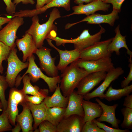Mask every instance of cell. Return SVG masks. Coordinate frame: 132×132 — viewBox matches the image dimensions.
Here are the masks:
<instances>
[{"label":"cell","instance_id":"6da1fadb","mask_svg":"<svg viewBox=\"0 0 132 132\" xmlns=\"http://www.w3.org/2000/svg\"><path fill=\"white\" fill-rule=\"evenodd\" d=\"M61 17L60 12L56 7L50 12L47 21L42 24H40L38 15L32 17V24L26 32L32 35L38 49L43 46L44 40L47 38L50 33L56 32L57 28L54 22Z\"/></svg>","mask_w":132,"mask_h":132},{"label":"cell","instance_id":"7a4b0ae2","mask_svg":"<svg viewBox=\"0 0 132 132\" xmlns=\"http://www.w3.org/2000/svg\"><path fill=\"white\" fill-rule=\"evenodd\" d=\"M60 76V87L63 95L68 96L77 87L81 79L88 73L77 67L73 62L64 70Z\"/></svg>","mask_w":132,"mask_h":132},{"label":"cell","instance_id":"3957f363","mask_svg":"<svg viewBox=\"0 0 132 132\" xmlns=\"http://www.w3.org/2000/svg\"><path fill=\"white\" fill-rule=\"evenodd\" d=\"M99 25L100 29L98 32L93 35H91L89 33L88 30L85 29L76 38L68 39L56 36L52 37L51 39L55 41L57 46L64 45L67 43L72 44L74 45L75 49L80 52L100 41L102 35L105 32L106 30L100 25Z\"/></svg>","mask_w":132,"mask_h":132},{"label":"cell","instance_id":"277c9868","mask_svg":"<svg viewBox=\"0 0 132 132\" xmlns=\"http://www.w3.org/2000/svg\"><path fill=\"white\" fill-rule=\"evenodd\" d=\"M35 57L33 55L27 59L29 62L28 69L24 74L22 77H18L16 79L15 84L19 86L21 83V79L27 74L30 76L31 80L33 82H36L40 78L43 79L47 84L50 92H54L60 83L61 78L59 76L54 77L47 76L45 75L36 64L35 60Z\"/></svg>","mask_w":132,"mask_h":132},{"label":"cell","instance_id":"5b68a950","mask_svg":"<svg viewBox=\"0 0 132 132\" xmlns=\"http://www.w3.org/2000/svg\"><path fill=\"white\" fill-rule=\"evenodd\" d=\"M17 50L14 48L11 49L7 59L8 66L6 77L8 86L11 88L15 86L17 77L22 70L27 68L28 62L21 61L17 55Z\"/></svg>","mask_w":132,"mask_h":132},{"label":"cell","instance_id":"8992f818","mask_svg":"<svg viewBox=\"0 0 132 132\" xmlns=\"http://www.w3.org/2000/svg\"><path fill=\"white\" fill-rule=\"evenodd\" d=\"M74 62L77 67L88 74L100 71L107 72L115 68L110 57L93 60L79 58Z\"/></svg>","mask_w":132,"mask_h":132},{"label":"cell","instance_id":"52a82bcc","mask_svg":"<svg viewBox=\"0 0 132 132\" xmlns=\"http://www.w3.org/2000/svg\"><path fill=\"white\" fill-rule=\"evenodd\" d=\"M113 38L97 42L80 52L79 58L93 60L110 57L111 54L108 51L109 44Z\"/></svg>","mask_w":132,"mask_h":132},{"label":"cell","instance_id":"ba28073f","mask_svg":"<svg viewBox=\"0 0 132 132\" xmlns=\"http://www.w3.org/2000/svg\"><path fill=\"white\" fill-rule=\"evenodd\" d=\"M24 23L23 17L16 16L11 19L0 31V41L9 47L11 50L15 48L17 31Z\"/></svg>","mask_w":132,"mask_h":132},{"label":"cell","instance_id":"9c48e42d","mask_svg":"<svg viewBox=\"0 0 132 132\" xmlns=\"http://www.w3.org/2000/svg\"><path fill=\"white\" fill-rule=\"evenodd\" d=\"M51 50L43 46L37 49L35 54L38 58L41 70L44 71L49 77H54L58 76V70L55 64L56 57H52Z\"/></svg>","mask_w":132,"mask_h":132},{"label":"cell","instance_id":"30bf717a","mask_svg":"<svg viewBox=\"0 0 132 132\" xmlns=\"http://www.w3.org/2000/svg\"><path fill=\"white\" fill-rule=\"evenodd\" d=\"M124 72L123 70L121 67L115 68L108 71L102 83L92 92L83 96V99L89 100L96 97H99L101 99H104L105 91L113 81L117 79Z\"/></svg>","mask_w":132,"mask_h":132},{"label":"cell","instance_id":"8fae6325","mask_svg":"<svg viewBox=\"0 0 132 132\" xmlns=\"http://www.w3.org/2000/svg\"><path fill=\"white\" fill-rule=\"evenodd\" d=\"M106 72L100 71L88 74L80 81L77 88V93L83 96L89 92L104 79Z\"/></svg>","mask_w":132,"mask_h":132},{"label":"cell","instance_id":"7c38bea8","mask_svg":"<svg viewBox=\"0 0 132 132\" xmlns=\"http://www.w3.org/2000/svg\"><path fill=\"white\" fill-rule=\"evenodd\" d=\"M119 12L113 9L111 13L107 14H101L99 13L94 14L87 16L82 20L78 22L72 23H68L65 26L66 29H67L79 23L86 22L88 24H99L106 23L111 26H113L115 21L119 19Z\"/></svg>","mask_w":132,"mask_h":132},{"label":"cell","instance_id":"4fadbf2b","mask_svg":"<svg viewBox=\"0 0 132 132\" xmlns=\"http://www.w3.org/2000/svg\"><path fill=\"white\" fill-rule=\"evenodd\" d=\"M24 95L21 90H18L13 87L10 90L6 110L9 122L13 126L15 125L16 117L18 114V105L24 101Z\"/></svg>","mask_w":132,"mask_h":132},{"label":"cell","instance_id":"5bb4252c","mask_svg":"<svg viewBox=\"0 0 132 132\" xmlns=\"http://www.w3.org/2000/svg\"><path fill=\"white\" fill-rule=\"evenodd\" d=\"M84 117L76 115L64 117L56 126L57 132H81Z\"/></svg>","mask_w":132,"mask_h":132},{"label":"cell","instance_id":"9a60e30c","mask_svg":"<svg viewBox=\"0 0 132 132\" xmlns=\"http://www.w3.org/2000/svg\"><path fill=\"white\" fill-rule=\"evenodd\" d=\"M110 6V4L96 0L87 4L73 6V12L64 17H68L75 14H84L87 16L94 14L97 11H108Z\"/></svg>","mask_w":132,"mask_h":132},{"label":"cell","instance_id":"2e32d148","mask_svg":"<svg viewBox=\"0 0 132 132\" xmlns=\"http://www.w3.org/2000/svg\"><path fill=\"white\" fill-rule=\"evenodd\" d=\"M46 39L49 45L55 49L59 53L60 60L57 67L58 70L61 73L69 64L79 58L80 51L78 50L75 49L72 50H61L53 44L51 39L49 38Z\"/></svg>","mask_w":132,"mask_h":132},{"label":"cell","instance_id":"e0dca14e","mask_svg":"<svg viewBox=\"0 0 132 132\" xmlns=\"http://www.w3.org/2000/svg\"><path fill=\"white\" fill-rule=\"evenodd\" d=\"M95 100L103 109L102 114L96 120L100 122H106L110 124L113 128L119 129V124L121 121L116 118L115 114L116 110L118 104H115L112 106L107 105L98 98H96Z\"/></svg>","mask_w":132,"mask_h":132},{"label":"cell","instance_id":"ac0fdd59","mask_svg":"<svg viewBox=\"0 0 132 132\" xmlns=\"http://www.w3.org/2000/svg\"><path fill=\"white\" fill-rule=\"evenodd\" d=\"M16 45L19 51L23 54L22 61L25 62L37 49L32 35L25 32L22 38L17 39L16 41Z\"/></svg>","mask_w":132,"mask_h":132},{"label":"cell","instance_id":"d6986e66","mask_svg":"<svg viewBox=\"0 0 132 132\" xmlns=\"http://www.w3.org/2000/svg\"><path fill=\"white\" fill-rule=\"evenodd\" d=\"M83 96L78 94L74 90L69 96L67 105L66 108L64 117L76 115L84 117V111L82 102Z\"/></svg>","mask_w":132,"mask_h":132},{"label":"cell","instance_id":"ffe728a7","mask_svg":"<svg viewBox=\"0 0 132 132\" xmlns=\"http://www.w3.org/2000/svg\"><path fill=\"white\" fill-rule=\"evenodd\" d=\"M120 25H119L115 30L116 35L108 46V51L112 53L114 52L118 55H120V49L124 48L127 50V53L130 56L129 59H132V52L128 48L126 44V36H122L121 34L120 29Z\"/></svg>","mask_w":132,"mask_h":132},{"label":"cell","instance_id":"44dd1931","mask_svg":"<svg viewBox=\"0 0 132 132\" xmlns=\"http://www.w3.org/2000/svg\"><path fill=\"white\" fill-rule=\"evenodd\" d=\"M23 107L22 112L17 116L16 122L20 125L22 132H32L33 130V118L26 102L23 101L19 104Z\"/></svg>","mask_w":132,"mask_h":132},{"label":"cell","instance_id":"7402d4cb","mask_svg":"<svg viewBox=\"0 0 132 132\" xmlns=\"http://www.w3.org/2000/svg\"><path fill=\"white\" fill-rule=\"evenodd\" d=\"M26 103L32 113L34 122L33 130H35L42 122L47 120L48 108L43 101L38 105H34L28 102Z\"/></svg>","mask_w":132,"mask_h":132},{"label":"cell","instance_id":"603a6c76","mask_svg":"<svg viewBox=\"0 0 132 132\" xmlns=\"http://www.w3.org/2000/svg\"><path fill=\"white\" fill-rule=\"evenodd\" d=\"M69 96L65 97L61 91L58 84L54 92L51 96H47L43 100L48 108L56 107L66 108L67 105Z\"/></svg>","mask_w":132,"mask_h":132},{"label":"cell","instance_id":"cb8c5ba5","mask_svg":"<svg viewBox=\"0 0 132 132\" xmlns=\"http://www.w3.org/2000/svg\"><path fill=\"white\" fill-rule=\"evenodd\" d=\"M82 104L84 111V119L85 122L92 121L96 118L99 117L102 114L103 109L98 103L83 99Z\"/></svg>","mask_w":132,"mask_h":132},{"label":"cell","instance_id":"d4e9b609","mask_svg":"<svg viewBox=\"0 0 132 132\" xmlns=\"http://www.w3.org/2000/svg\"><path fill=\"white\" fill-rule=\"evenodd\" d=\"M132 92V84L118 89H114L111 86L104 94V99L109 102L116 100L129 95Z\"/></svg>","mask_w":132,"mask_h":132},{"label":"cell","instance_id":"484cf974","mask_svg":"<svg viewBox=\"0 0 132 132\" xmlns=\"http://www.w3.org/2000/svg\"><path fill=\"white\" fill-rule=\"evenodd\" d=\"M66 108L56 107L48 108L46 120L56 126L64 117Z\"/></svg>","mask_w":132,"mask_h":132},{"label":"cell","instance_id":"4316f807","mask_svg":"<svg viewBox=\"0 0 132 132\" xmlns=\"http://www.w3.org/2000/svg\"><path fill=\"white\" fill-rule=\"evenodd\" d=\"M70 1V0H52L48 4L37 9L36 11L38 14H39L44 12L50 8L56 7H63L66 11H69L71 9Z\"/></svg>","mask_w":132,"mask_h":132},{"label":"cell","instance_id":"83f0119b","mask_svg":"<svg viewBox=\"0 0 132 132\" xmlns=\"http://www.w3.org/2000/svg\"><path fill=\"white\" fill-rule=\"evenodd\" d=\"M22 79L23 86L21 89L22 92L24 95L27 94L34 95L38 94L39 92L40 88L36 86H33L30 82L31 78L28 75H25L21 79Z\"/></svg>","mask_w":132,"mask_h":132},{"label":"cell","instance_id":"f1b7e54d","mask_svg":"<svg viewBox=\"0 0 132 132\" xmlns=\"http://www.w3.org/2000/svg\"><path fill=\"white\" fill-rule=\"evenodd\" d=\"M49 94V90L47 89H41L39 93L36 95L29 96L27 95H24V101L29 102L34 105L40 104Z\"/></svg>","mask_w":132,"mask_h":132},{"label":"cell","instance_id":"f546056e","mask_svg":"<svg viewBox=\"0 0 132 132\" xmlns=\"http://www.w3.org/2000/svg\"><path fill=\"white\" fill-rule=\"evenodd\" d=\"M121 111L123 120L121 126L122 129H132V109L125 107Z\"/></svg>","mask_w":132,"mask_h":132},{"label":"cell","instance_id":"4dcf8cb0","mask_svg":"<svg viewBox=\"0 0 132 132\" xmlns=\"http://www.w3.org/2000/svg\"><path fill=\"white\" fill-rule=\"evenodd\" d=\"M8 85L6 77L0 74V99L2 103V110H5L7 109L8 101L6 100L5 92Z\"/></svg>","mask_w":132,"mask_h":132},{"label":"cell","instance_id":"1f68e13d","mask_svg":"<svg viewBox=\"0 0 132 132\" xmlns=\"http://www.w3.org/2000/svg\"><path fill=\"white\" fill-rule=\"evenodd\" d=\"M10 123L7 110H3L0 115V132L11 130L12 127Z\"/></svg>","mask_w":132,"mask_h":132},{"label":"cell","instance_id":"d6a6232c","mask_svg":"<svg viewBox=\"0 0 132 132\" xmlns=\"http://www.w3.org/2000/svg\"><path fill=\"white\" fill-rule=\"evenodd\" d=\"M11 50L9 47L0 41V73L1 74L3 73L4 70L2 63L3 61L7 60Z\"/></svg>","mask_w":132,"mask_h":132},{"label":"cell","instance_id":"836d02e7","mask_svg":"<svg viewBox=\"0 0 132 132\" xmlns=\"http://www.w3.org/2000/svg\"><path fill=\"white\" fill-rule=\"evenodd\" d=\"M38 127L40 132H57L56 126L46 120L42 122Z\"/></svg>","mask_w":132,"mask_h":132},{"label":"cell","instance_id":"e575fe53","mask_svg":"<svg viewBox=\"0 0 132 132\" xmlns=\"http://www.w3.org/2000/svg\"><path fill=\"white\" fill-rule=\"evenodd\" d=\"M81 132H105L102 129L99 128L97 125L92 121L85 122Z\"/></svg>","mask_w":132,"mask_h":132},{"label":"cell","instance_id":"d590c367","mask_svg":"<svg viewBox=\"0 0 132 132\" xmlns=\"http://www.w3.org/2000/svg\"><path fill=\"white\" fill-rule=\"evenodd\" d=\"M92 121L95 123L99 128L103 130L105 132H130V131L128 129L122 130L109 127L104 123L97 121L95 119H94Z\"/></svg>","mask_w":132,"mask_h":132},{"label":"cell","instance_id":"8d00e7d4","mask_svg":"<svg viewBox=\"0 0 132 132\" xmlns=\"http://www.w3.org/2000/svg\"><path fill=\"white\" fill-rule=\"evenodd\" d=\"M130 62L128 66L130 68V71L127 77L121 83V88L125 87L129 85V84L132 80V60L129 59Z\"/></svg>","mask_w":132,"mask_h":132},{"label":"cell","instance_id":"74e56055","mask_svg":"<svg viewBox=\"0 0 132 132\" xmlns=\"http://www.w3.org/2000/svg\"><path fill=\"white\" fill-rule=\"evenodd\" d=\"M125 0H104L103 1L105 3L111 4L113 9L117 11L120 13L121 11L122 4Z\"/></svg>","mask_w":132,"mask_h":132},{"label":"cell","instance_id":"f35d334b","mask_svg":"<svg viewBox=\"0 0 132 132\" xmlns=\"http://www.w3.org/2000/svg\"><path fill=\"white\" fill-rule=\"evenodd\" d=\"M3 0L6 6V10L7 12L11 15H12L15 13L16 6L12 2L11 0Z\"/></svg>","mask_w":132,"mask_h":132},{"label":"cell","instance_id":"ab89813d","mask_svg":"<svg viewBox=\"0 0 132 132\" xmlns=\"http://www.w3.org/2000/svg\"><path fill=\"white\" fill-rule=\"evenodd\" d=\"M123 106L125 107L132 109V94L129 95L125 98Z\"/></svg>","mask_w":132,"mask_h":132},{"label":"cell","instance_id":"60d3db41","mask_svg":"<svg viewBox=\"0 0 132 132\" xmlns=\"http://www.w3.org/2000/svg\"><path fill=\"white\" fill-rule=\"evenodd\" d=\"M52 0H36L37 3L35 6V9L40 8L45 5L47 4L50 2Z\"/></svg>","mask_w":132,"mask_h":132},{"label":"cell","instance_id":"b9f144b4","mask_svg":"<svg viewBox=\"0 0 132 132\" xmlns=\"http://www.w3.org/2000/svg\"><path fill=\"white\" fill-rule=\"evenodd\" d=\"M21 2L23 4H30L33 5L35 3V1L33 0H14L13 3L16 6Z\"/></svg>","mask_w":132,"mask_h":132},{"label":"cell","instance_id":"7bdbcfd3","mask_svg":"<svg viewBox=\"0 0 132 132\" xmlns=\"http://www.w3.org/2000/svg\"><path fill=\"white\" fill-rule=\"evenodd\" d=\"M11 19L8 17H0V29L2 28V26L4 24L8 23Z\"/></svg>","mask_w":132,"mask_h":132},{"label":"cell","instance_id":"ee69618b","mask_svg":"<svg viewBox=\"0 0 132 132\" xmlns=\"http://www.w3.org/2000/svg\"><path fill=\"white\" fill-rule=\"evenodd\" d=\"M96 0H74V2L79 5L83 4L84 3H88Z\"/></svg>","mask_w":132,"mask_h":132},{"label":"cell","instance_id":"f6af8a7d","mask_svg":"<svg viewBox=\"0 0 132 132\" xmlns=\"http://www.w3.org/2000/svg\"><path fill=\"white\" fill-rule=\"evenodd\" d=\"M22 130L21 127L18 123H17L16 125L15 126V127L12 129L11 130L12 132H19Z\"/></svg>","mask_w":132,"mask_h":132},{"label":"cell","instance_id":"bcb514c9","mask_svg":"<svg viewBox=\"0 0 132 132\" xmlns=\"http://www.w3.org/2000/svg\"><path fill=\"white\" fill-rule=\"evenodd\" d=\"M2 109V105L0 99V112L1 111Z\"/></svg>","mask_w":132,"mask_h":132},{"label":"cell","instance_id":"7dc6e473","mask_svg":"<svg viewBox=\"0 0 132 132\" xmlns=\"http://www.w3.org/2000/svg\"><path fill=\"white\" fill-rule=\"evenodd\" d=\"M99 0V1H103L104 0Z\"/></svg>","mask_w":132,"mask_h":132}]
</instances>
